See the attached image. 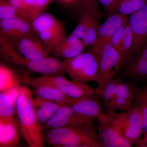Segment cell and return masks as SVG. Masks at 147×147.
<instances>
[{"mask_svg":"<svg viewBox=\"0 0 147 147\" xmlns=\"http://www.w3.org/2000/svg\"><path fill=\"white\" fill-rule=\"evenodd\" d=\"M33 96V91L23 87L16 102V121L20 133L29 147H43L44 129L37 117Z\"/></svg>","mask_w":147,"mask_h":147,"instance_id":"1","label":"cell"},{"mask_svg":"<svg viewBox=\"0 0 147 147\" xmlns=\"http://www.w3.org/2000/svg\"><path fill=\"white\" fill-rule=\"evenodd\" d=\"M45 143L57 147H100L92 123H74L47 130Z\"/></svg>","mask_w":147,"mask_h":147,"instance_id":"2","label":"cell"},{"mask_svg":"<svg viewBox=\"0 0 147 147\" xmlns=\"http://www.w3.org/2000/svg\"><path fill=\"white\" fill-rule=\"evenodd\" d=\"M0 54L3 59L9 62L26 67L42 75L62 74L63 61L49 57L38 61L32 60L18 53L13 42L8 38L0 33Z\"/></svg>","mask_w":147,"mask_h":147,"instance_id":"3","label":"cell"},{"mask_svg":"<svg viewBox=\"0 0 147 147\" xmlns=\"http://www.w3.org/2000/svg\"><path fill=\"white\" fill-rule=\"evenodd\" d=\"M104 117L115 125L132 146L139 143L143 134V124L139 104L121 113L107 112Z\"/></svg>","mask_w":147,"mask_h":147,"instance_id":"4","label":"cell"},{"mask_svg":"<svg viewBox=\"0 0 147 147\" xmlns=\"http://www.w3.org/2000/svg\"><path fill=\"white\" fill-rule=\"evenodd\" d=\"M99 56L88 50L63 61V70L72 80L96 82L99 67Z\"/></svg>","mask_w":147,"mask_h":147,"instance_id":"5","label":"cell"},{"mask_svg":"<svg viewBox=\"0 0 147 147\" xmlns=\"http://www.w3.org/2000/svg\"><path fill=\"white\" fill-rule=\"evenodd\" d=\"M121 68L120 55L108 41L100 54L99 69L96 82L97 84L96 93L100 97L106 85L115 78L117 72Z\"/></svg>","mask_w":147,"mask_h":147,"instance_id":"6","label":"cell"},{"mask_svg":"<svg viewBox=\"0 0 147 147\" xmlns=\"http://www.w3.org/2000/svg\"><path fill=\"white\" fill-rule=\"evenodd\" d=\"M36 79L53 85L63 93L71 98H79L98 95L96 89L90 87L87 83L69 80L62 74L42 75Z\"/></svg>","mask_w":147,"mask_h":147,"instance_id":"7","label":"cell"},{"mask_svg":"<svg viewBox=\"0 0 147 147\" xmlns=\"http://www.w3.org/2000/svg\"><path fill=\"white\" fill-rule=\"evenodd\" d=\"M128 24L132 31L134 39L125 65L133 59L147 43V2L142 8L129 16Z\"/></svg>","mask_w":147,"mask_h":147,"instance_id":"8","label":"cell"},{"mask_svg":"<svg viewBox=\"0 0 147 147\" xmlns=\"http://www.w3.org/2000/svg\"><path fill=\"white\" fill-rule=\"evenodd\" d=\"M128 18L127 16L118 12H114L109 14L107 19L99 26L96 40L88 50L100 57V53L105 43L119 28L126 24Z\"/></svg>","mask_w":147,"mask_h":147,"instance_id":"9","label":"cell"},{"mask_svg":"<svg viewBox=\"0 0 147 147\" xmlns=\"http://www.w3.org/2000/svg\"><path fill=\"white\" fill-rule=\"evenodd\" d=\"M102 113L97 118V135L100 147L132 146L131 143L124 137L118 129L106 119Z\"/></svg>","mask_w":147,"mask_h":147,"instance_id":"10","label":"cell"},{"mask_svg":"<svg viewBox=\"0 0 147 147\" xmlns=\"http://www.w3.org/2000/svg\"><path fill=\"white\" fill-rule=\"evenodd\" d=\"M11 40L18 53L32 60H40L48 57L53 52V49L45 45L38 38Z\"/></svg>","mask_w":147,"mask_h":147,"instance_id":"11","label":"cell"},{"mask_svg":"<svg viewBox=\"0 0 147 147\" xmlns=\"http://www.w3.org/2000/svg\"><path fill=\"white\" fill-rule=\"evenodd\" d=\"M0 33L12 40L38 38L33 30L31 22L21 18L0 21Z\"/></svg>","mask_w":147,"mask_h":147,"instance_id":"12","label":"cell"},{"mask_svg":"<svg viewBox=\"0 0 147 147\" xmlns=\"http://www.w3.org/2000/svg\"><path fill=\"white\" fill-rule=\"evenodd\" d=\"M24 82L31 86L34 92L40 97L62 105H69L72 98L67 96L51 84L41 82L27 75L24 76Z\"/></svg>","mask_w":147,"mask_h":147,"instance_id":"13","label":"cell"},{"mask_svg":"<svg viewBox=\"0 0 147 147\" xmlns=\"http://www.w3.org/2000/svg\"><path fill=\"white\" fill-rule=\"evenodd\" d=\"M92 121L85 118L74 112L70 106L62 105L53 117L42 125L45 130L60 128L74 123H88Z\"/></svg>","mask_w":147,"mask_h":147,"instance_id":"14","label":"cell"},{"mask_svg":"<svg viewBox=\"0 0 147 147\" xmlns=\"http://www.w3.org/2000/svg\"><path fill=\"white\" fill-rule=\"evenodd\" d=\"M124 77L134 82H142L147 79V43L120 73Z\"/></svg>","mask_w":147,"mask_h":147,"instance_id":"15","label":"cell"},{"mask_svg":"<svg viewBox=\"0 0 147 147\" xmlns=\"http://www.w3.org/2000/svg\"><path fill=\"white\" fill-rule=\"evenodd\" d=\"M98 97V95H94L72 98L69 106L76 114L93 121L102 113Z\"/></svg>","mask_w":147,"mask_h":147,"instance_id":"16","label":"cell"},{"mask_svg":"<svg viewBox=\"0 0 147 147\" xmlns=\"http://www.w3.org/2000/svg\"><path fill=\"white\" fill-rule=\"evenodd\" d=\"M119 77L115 96L109 112L129 110L135 100L136 87L131 82H125Z\"/></svg>","mask_w":147,"mask_h":147,"instance_id":"17","label":"cell"},{"mask_svg":"<svg viewBox=\"0 0 147 147\" xmlns=\"http://www.w3.org/2000/svg\"><path fill=\"white\" fill-rule=\"evenodd\" d=\"M86 47L82 39L70 34L53 49L52 56L57 59H70L83 53Z\"/></svg>","mask_w":147,"mask_h":147,"instance_id":"18","label":"cell"},{"mask_svg":"<svg viewBox=\"0 0 147 147\" xmlns=\"http://www.w3.org/2000/svg\"><path fill=\"white\" fill-rule=\"evenodd\" d=\"M19 128L14 118H0V147H15L19 145Z\"/></svg>","mask_w":147,"mask_h":147,"instance_id":"19","label":"cell"},{"mask_svg":"<svg viewBox=\"0 0 147 147\" xmlns=\"http://www.w3.org/2000/svg\"><path fill=\"white\" fill-rule=\"evenodd\" d=\"M23 87L20 85L1 92L0 118H9L16 115V102Z\"/></svg>","mask_w":147,"mask_h":147,"instance_id":"20","label":"cell"},{"mask_svg":"<svg viewBox=\"0 0 147 147\" xmlns=\"http://www.w3.org/2000/svg\"><path fill=\"white\" fill-rule=\"evenodd\" d=\"M31 24L33 30L37 35L41 32L65 27L61 20L51 14L45 13L35 18L32 21Z\"/></svg>","mask_w":147,"mask_h":147,"instance_id":"21","label":"cell"},{"mask_svg":"<svg viewBox=\"0 0 147 147\" xmlns=\"http://www.w3.org/2000/svg\"><path fill=\"white\" fill-rule=\"evenodd\" d=\"M25 83L24 76L20 78L10 67L0 65V91L1 92Z\"/></svg>","mask_w":147,"mask_h":147,"instance_id":"22","label":"cell"},{"mask_svg":"<svg viewBox=\"0 0 147 147\" xmlns=\"http://www.w3.org/2000/svg\"><path fill=\"white\" fill-rule=\"evenodd\" d=\"M37 36L45 45L53 50L67 36L65 27L41 32Z\"/></svg>","mask_w":147,"mask_h":147,"instance_id":"23","label":"cell"},{"mask_svg":"<svg viewBox=\"0 0 147 147\" xmlns=\"http://www.w3.org/2000/svg\"><path fill=\"white\" fill-rule=\"evenodd\" d=\"M133 34L129 26L127 21L125 28L123 39L119 52L121 57V69L125 65L128 60L133 45Z\"/></svg>","mask_w":147,"mask_h":147,"instance_id":"24","label":"cell"},{"mask_svg":"<svg viewBox=\"0 0 147 147\" xmlns=\"http://www.w3.org/2000/svg\"><path fill=\"white\" fill-rule=\"evenodd\" d=\"M53 0H23L31 22L35 18L44 13L45 8Z\"/></svg>","mask_w":147,"mask_h":147,"instance_id":"25","label":"cell"},{"mask_svg":"<svg viewBox=\"0 0 147 147\" xmlns=\"http://www.w3.org/2000/svg\"><path fill=\"white\" fill-rule=\"evenodd\" d=\"M119 76L111 79L105 86L100 95L103 106L107 112H109L115 96L118 85Z\"/></svg>","mask_w":147,"mask_h":147,"instance_id":"26","label":"cell"},{"mask_svg":"<svg viewBox=\"0 0 147 147\" xmlns=\"http://www.w3.org/2000/svg\"><path fill=\"white\" fill-rule=\"evenodd\" d=\"M147 0H119L115 12L127 16L139 10L146 4Z\"/></svg>","mask_w":147,"mask_h":147,"instance_id":"27","label":"cell"},{"mask_svg":"<svg viewBox=\"0 0 147 147\" xmlns=\"http://www.w3.org/2000/svg\"><path fill=\"white\" fill-rule=\"evenodd\" d=\"M100 25L98 11L92 18L86 32L82 38L87 47L91 46L95 42L97 38L98 31Z\"/></svg>","mask_w":147,"mask_h":147,"instance_id":"28","label":"cell"},{"mask_svg":"<svg viewBox=\"0 0 147 147\" xmlns=\"http://www.w3.org/2000/svg\"><path fill=\"white\" fill-rule=\"evenodd\" d=\"M18 18L26 19L18 9L6 0H0V21Z\"/></svg>","mask_w":147,"mask_h":147,"instance_id":"29","label":"cell"},{"mask_svg":"<svg viewBox=\"0 0 147 147\" xmlns=\"http://www.w3.org/2000/svg\"><path fill=\"white\" fill-rule=\"evenodd\" d=\"M33 102L35 108H41L56 113L62 106L59 103L46 100L40 97L34 91Z\"/></svg>","mask_w":147,"mask_h":147,"instance_id":"30","label":"cell"},{"mask_svg":"<svg viewBox=\"0 0 147 147\" xmlns=\"http://www.w3.org/2000/svg\"><path fill=\"white\" fill-rule=\"evenodd\" d=\"M127 23L119 28L109 40L110 44L118 52L120 50L121 44L123 39L125 28Z\"/></svg>","mask_w":147,"mask_h":147,"instance_id":"31","label":"cell"},{"mask_svg":"<svg viewBox=\"0 0 147 147\" xmlns=\"http://www.w3.org/2000/svg\"><path fill=\"white\" fill-rule=\"evenodd\" d=\"M36 110L37 118L42 125L49 120L55 113L50 110L43 108H36Z\"/></svg>","mask_w":147,"mask_h":147,"instance_id":"32","label":"cell"},{"mask_svg":"<svg viewBox=\"0 0 147 147\" xmlns=\"http://www.w3.org/2000/svg\"><path fill=\"white\" fill-rule=\"evenodd\" d=\"M135 100L138 104L143 103L147 105V87H136Z\"/></svg>","mask_w":147,"mask_h":147,"instance_id":"33","label":"cell"},{"mask_svg":"<svg viewBox=\"0 0 147 147\" xmlns=\"http://www.w3.org/2000/svg\"><path fill=\"white\" fill-rule=\"evenodd\" d=\"M103 7L106 13L109 15L115 12L116 5L119 0H98Z\"/></svg>","mask_w":147,"mask_h":147,"instance_id":"34","label":"cell"},{"mask_svg":"<svg viewBox=\"0 0 147 147\" xmlns=\"http://www.w3.org/2000/svg\"><path fill=\"white\" fill-rule=\"evenodd\" d=\"M6 1L11 4L12 5L14 6L16 8L18 9L24 15L25 18L31 22L26 7L24 5L23 0H6Z\"/></svg>","mask_w":147,"mask_h":147,"instance_id":"35","label":"cell"},{"mask_svg":"<svg viewBox=\"0 0 147 147\" xmlns=\"http://www.w3.org/2000/svg\"><path fill=\"white\" fill-rule=\"evenodd\" d=\"M139 105L143 121V134L145 136L147 135V105L143 103H139Z\"/></svg>","mask_w":147,"mask_h":147,"instance_id":"36","label":"cell"},{"mask_svg":"<svg viewBox=\"0 0 147 147\" xmlns=\"http://www.w3.org/2000/svg\"><path fill=\"white\" fill-rule=\"evenodd\" d=\"M135 146L138 147H147V135L144 136V137L141 139L139 143Z\"/></svg>","mask_w":147,"mask_h":147,"instance_id":"37","label":"cell"},{"mask_svg":"<svg viewBox=\"0 0 147 147\" xmlns=\"http://www.w3.org/2000/svg\"><path fill=\"white\" fill-rule=\"evenodd\" d=\"M57 1L64 4L68 5L73 3H74L77 1V0H57Z\"/></svg>","mask_w":147,"mask_h":147,"instance_id":"38","label":"cell"},{"mask_svg":"<svg viewBox=\"0 0 147 147\" xmlns=\"http://www.w3.org/2000/svg\"><path fill=\"white\" fill-rule=\"evenodd\" d=\"M84 1V3H95L97 0H83Z\"/></svg>","mask_w":147,"mask_h":147,"instance_id":"39","label":"cell"}]
</instances>
